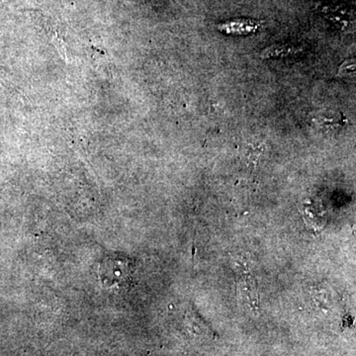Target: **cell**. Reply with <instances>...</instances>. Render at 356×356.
<instances>
[{
    "mask_svg": "<svg viewBox=\"0 0 356 356\" xmlns=\"http://www.w3.org/2000/svg\"><path fill=\"white\" fill-rule=\"evenodd\" d=\"M355 74V60H348L344 62L339 67V76H353Z\"/></svg>",
    "mask_w": 356,
    "mask_h": 356,
    "instance_id": "obj_5",
    "label": "cell"
},
{
    "mask_svg": "<svg viewBox=\"0 0 356 356\" xmlns=\"http://www.w3.org/2000/svg\"><path fill=\"white\" fill-rule=\"evenodd\" d=\"M299 49L289 44H275V46L269 47L261 53L262 58H270L277 57H284V56L294 55L299 51Z\"/></svg>",
    "mask_w": 356,
    "mask_h": 356,
    "instance_id": "obj_4",
    "label": "cell"
},
{
    "mask_svg": "<svg viewBox=\"0 0 356 356\" xmlns=\"http://www.w3.org/2000/svg\"><path fill=\"white\" fill-rule=\"evenodd\" d=\"M236 280L238 288L242 299L252 310H259V300L254 278L250 275V271L245 268L236 269Z\"/></svg>",
    "mask_w": 356,
    "mask_h": 356,
    "instance_id": "obj_2",
    "label": "cell"
},
{
    "mask_svg": "<svg viewBox=\"0 0 356 356\" xmlns=\"http://www.w3.org/2000/svg\"><path fill=\"white\" fill-rule=\"evenodd\" d=\"M261 26V22L252 19H236L229 22L222 23L217 28L220 32L228 35H245L252 34L257 32Z\"/></svg>",
    "mask_w": 356,
    "mask_h": 356,
    "instance_id": "obj_3",
    "label": "cell"
},
{
    "mask_svg": "<svg viewBox=\"0 0 356 356\" xmlns=\"http://www.w3.org/2000/svg\"><path fill=\"white\" fill-rule=\"evenodd\" d=\"M135 266L132 259L123 254L110 255L100 264L98 276L109 288L127 287L132 281Z\"/></svg>",
    "mask_w": 356,
    "mask_h": 356,
    "instance_id": "obj_1",
    "label": "cell"
}]
</instances>
